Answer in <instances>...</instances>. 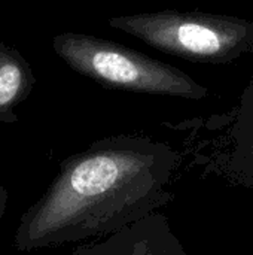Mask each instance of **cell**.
<instances>
[{
	"instance_id": "1",
	"label": "cell",
	"mask_w": 253,
	"mask_h": 255,
	"mask_svg": "<svg viewBox=\"0 0 253 255\" xmlns=\"http://www.w3.org/2000/svg\"><path fill=\"white\" fill-rule=\"evenodd\" d=\"M177 157L164 143L115 136L70 155L18 224L13 245L31 251L118 232L166 203Z\"/></svg>"
},
{
	"instance_id": "2",
	"label": "cell",
	"mask_w": 253,
	"mask_h": 255,
	"mask_svg": "<svg viewBox=\"0 0 253 255\" xmlns=\"http://www.w3.org/2000/svg\"><path fill=\"white\" fill-rule=\"evenodd\" d=\"M109 25L192 63L228 64L253 52V21L239 16L167 9L113 16Z\"/></svg>"
},
{
	"instance_id": "4",
	"label": "cell",
	"mask_w": 253,
	"mask_h": 255,
	"mask_svg": "<svg viewBox=\"0 0 253 255\" xmlns=\"http://www.w3.org/2000/svg\"><path fill=\"white\" fill-rule=\"evenodd\" d=\"M34 82L31 66L21 52L0 43V123H18L15 108L30 96Z\"/></svg>"
},
{
	"instance_id": "3",
	"label": "cell",
	"mask_w": 253,
	"mask_h": 255,
	"mask_svg": "<svg viewBox=\"0 0 253 255\" xmlns=\"http://www.w3.org/2000/svg\"><path fill=\"white\" fill-rule=\"evenodd\" d=\"M52 46L75 72L104 88L191 100L204 99L209 93L180 69L112 40L82 33H61L52 39Z\"/></svg>"
},
{
	"instance_id": "5",
	"label": "cell",
	"mask_w": 253,
	"mask_h": 255,
	"mask_svg": "<svg viewBox=\"0 0 253 255\" xmlns=\"http://www.w3.org/2000/svg\"><path fill=\"white\" fill-rule=\"evenodd\" d=\"M233 140L234 149L230 169L239 181L253 187V76L242 96Z\"/></svg>"
},
{
	"instance_id": "6",
	"label": "cell",
	"mask_w": 253,
	"mask_h": 255,
	"mask_svg": "<svg viewBox=\"0 0 253 255\" xmlns=\"http://www.w3.org/2000/svg\"><path fill=\"white\" fill-rule=\"evenodd\" d=\"M6 202H7V193L4 190V187L1 185L0 182V220L3 218L4 215V211H6Z\"/></svg>"
}]
</instances>
